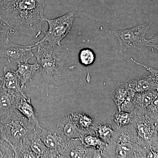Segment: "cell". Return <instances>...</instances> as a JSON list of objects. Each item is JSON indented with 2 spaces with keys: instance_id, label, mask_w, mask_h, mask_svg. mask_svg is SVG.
<instances>
[{
  "instance_id": "obj_25",
  "label": "cell",
  "mask_w": 158,
  "mask_h": 158,
  "mask_svg": "<svg viewBox=\"0 0 158 158\" xmlns=\"http://www.w3.org/2000/svg\"><path fill=\"white\" fill-rule=\"evenodd\" d=\"M16 34H18L16 31L0 19V44L11 35Z\"/></svg>"
},
{
  "instance_id": "obj_8",
  "label": "cell",
  "mask_w": 158,
  "mask_h": 158,
  "mask_svg": "<svg viewBox=\"0 0 158 158\" xmlns=\"http://www.w3.org/2000/svg\"><path fill=\"white\" fill-rule=\"evenodd\" d=\"M36 48L35 44L22 45L14 43L9 38L0 44V59L5 58L9 63L27 62L34 57L32 50Z\"/></svg>"
},
{
  "instance_id": "obj_19",
  "label": "cell",
  "mask_w": 158,
  "mask_h": 158,
  "mask_svg": "<svg viewBox=\"0 0 158 158\" xmlns=\"http://www.w3.org/2000/svg\"><path fill=\"white\" fill-rule=\"evenodd\" d=\"M156 94L158 90H146L135 93L133 99L135 108L140 111H145Z\"/></svg>"
},
{
  "instance_id": "obj_16",
  "label": "cell",
  "mask_w": 158,
  "mask_h": 158,
  "mask_svg": "<svg viewBox=\"0 0 158 158\" xmlns=\"http://www.w3.org/2000/svg\"><path fill=\"white\" fill-rule=\"evenodd\" d=\"M130 88L135 93L149 90H158V81L151 75L141 77L127 82Z\"/></svg>"
},
{
  "instance_id": "obj_4",
  "label": "cell",
  "mask_w": 158,
  "mask_h": 158,
  "mask_svg": "<svg viewBox=\"0 0 158 158\" xmlns=\"http://www.w3.org/2000/svg\"><path fill=\"white\" fill-rule=\"evenodd\" d=\"M6 116L2 121L6 127L7 141L11 148L21 144L40 127L31 123L15 108Z\"/></svg>"
},
{
  "instance_id": "obj_15",
  "label": "cell",
  "mask_w": 158,
  "mask_h": 158,
  "mask_svg": "<svg viewBox=\"0 0 158 158\" xmlns=\"http://www.w3.org/2000/svg\"><path fill=\"white\" fill-rule=\"evenodd\" d=\"M40 68V65L37 62L33 64L27 62L18 63L17 70L15 71L19 78L21 88L32 81L37 71Z\"/></svg>"
},
{
  "instance_id": "obj_3",
  "label": "cell",
  "mask_w": 158,
  "mask_h": 158,
  "mask_svg": "<svg viewBox=\"0 0 158 158\" xmlns=\"http://www.w3.org/2000/svg\"><path fill=\"white\" fill-rule=\"evenodd\" d=\"M140 147L135 128L129 124L116 131L111 142L102 151V157L138 158Z\"/></svg>"
},
{
  "instance_id": "obj_28",
  "label": "cell",
  "mask_w": 158,
  "mask_h": 158,
  "mask_svg": "<svg viewBox=\"0 0 158 158\" xmlns=\"http://www.w3.org/2000/svg\"><path fill=\"white\" fill-rule=\"evenodd\" d=\"M130 60L131 61H133V62H135L136 64H138L141 65V66H143L145 68L146 70L149 71L150 73V74L156 80H158V71L157 69H155L153 68L152 67H150V66H146V65H143V64H141V63H139V62H137L135 60H134L133 58H131L130 59Z\"/></svg>"
},
{
  "instance_id": "obj_29",
  "label": "cell",
  "mask_w": 158,
  "mask_h": 158,
  "mask_svg": "<svg viewBox=\"0 0 158 158\" xmlns=\"http://www.w3.org/2000/svg\"><path fill=\"white\" fill-rule=\"evenodd\" d=\"M0 142L2 143H9L7 141L6 127L1 119H0Z\"/></svg>"
},
{
  "instance_id": "obj_17",
  "label": "cell",
  "mask_w": 158,
  "mask_h": 158,
  "mask_svg": "<svg viewBox=\"0 0 158 158\" xmlns=\"http://www.w3.org/2000/svg\"><path fill=\"white\" fill-rule=\"evenodd\" d=\"M66 136L68 140L81 138L85 132L77 126L69 114L64 117L57 126Z\"/></svg>"
},
{
  "instance_id": "obj_13",
  "label": "cell",
  "mask_w": 158,
  "mask_h": 158,
  "mask_svg": "<svg viewBox=\"0 0 158 158\" xmlns=\"http://www.w3.org/2000/svg\"><path fill=\"white\" fill-rule=\"evenodd\" d=\"M40 127L27 138L30 148L36 158H58L56 153L48 148L39 136Z\"/></svg>"
},
{
  "instance_id": "obj_6",
  "label": "cell",
  "mask_w": 158,
  "mask_h": 158,
  "mask_svg": "<svg viewBox=\"0 0 158 158\" xmlns=\"http://www.w3.org/2000/svg\"><path fill=\"white\" fill-rule=\"evenodd\" d=\"M149 27V24H144L131 29L111 30L110 33L117 38L120 46V52H125L128 49L141 50L144 47H146L147 40L145 36Z\"/></svg>"
},
{
  "instance_id": "obj_20",
  "label": "cell",
  "mask_w": 158,
  "mask_h": 158,
  "mask_svg": "<svg viewBox=\"0 0 158 158\" xmlns=\"http://www.w3.org/2000/svg\"><path fill=\"white\" fill-rule=\"evenodd\" d=\"M71 118L80 129L85 132L94 130L95 123L93 118L89 115L82 113L69 114Z\"/></svg>"
},
{
  "instance_id": "obj_1",
  "label": "cell",
  "mask_w": 158,
  "mask_h": 158,
  "mask_svg": "<svg viewBox=\"0 0 158 158\" xmlns=\"http://www.w3.org/2000/svg\"><path fill=\"white\" fill-rule=\"evenodd\" d=\"M44 0H2L0 19L17 34L37 38L41 34Z\"/></svg>"
},
{
  "instance_id": "obj_26",
  "label": "cell",
  "mask_w": 158,
  "mask_h": 158,
  "mask_svg": "<svg viewBox=\"0 0 158 158\" xmlns=\"http://www.w3.org/2000/svg\"><path fill=\"white\" fill-rule=\"evenodd\" d=\"M145 112L150 118L156 121L158 119V94H156L150 104L145 109Z\"/></svg>"
},
{
  "instance_id": "obj_10",
  "label": "cell",
  "mask_w": 158,
  "mask_h": 158,
  "mask_svg": "<svg viewBox=\"0 0 158 158\" xmlns=\"http://www.w3.org/2000/svg\"><path fill=\"white\" fill-rule=\"evenodd\" d=\"M39 136L43 143L48 148L56 153L58 158L62 150L66 146L68 140L57 127L47 129L40 127Z\"/></svg>"
},
{
  "instance_id": "obj_27",
  "label": "cell",
  "mask_w": 158,
  "mask_h": 158,
  "mask_svg": "<svg viewBox=\"0 0 158 158\" xmlns=\"http://www.w3.org/2000/svg\"><path fill=\"white\" fill-rule=\"evenodd\" d=\"M0 158H15L13 151L9 143L0 142Z\"/></svg>"
},
{
  "instance_id": "obj_21",
  "label": "cell",
  "mask_w": 158,
  "mask_h": 158,
  "mask_svg": "<svg viewBox=\"0 0 158 158\" xmlns=\"http://www.w3.org/2000/svg\"><path fill=\"white\" fill-rule=\"evenodd\" d=\"M135 109L131 113L117 110L113 113L111 119L116 131L120 128L131 124L135 116Z\"/></svg>"
},
{
  "instance_id": "obj_5",
  "label": "cell",
  "mask_w": 158,
  "mask_h": 158,
  "mask_svg": "<svg viewBox=\"0 0 158 158\" xmlns=\"http://www.w3.org/2000/svg\"><path fill=\"white\" fill-rule=\"evenodd\" d=\"M135 112L131 124L135 128L138 144L158 148V121L150 118L145 111L135 109Z\"/></svg>"
},
{
  "instance_id": "obj_22",
  "label": "cell",
  "mask_w": 158,
  "mask_h": 158,
  "mask_svg": "<svg viewBox=\"0 0 158 158\" xmlns=\"http://www.w3.org/2000/svg\"><path fill=\"white\" fill-rule=\"evenodd\" d=\"M80 139L86 147L94 148L101 153L107 144L97 136L94 130L85 132Z\"/></svg>"
},
{
  "instance_id": "obj_2",
  "label": "cell",
  "mask_w": 158,
  "mask_h": 158,
  "mask_svg": "<svg viewBox=\"0 0 158 158\" xmlns=\"http://www.w3.org/2000/svg\"><path fill=\"white\" fill-rule=\"evenodd\" d=\"M35 45L37 50L34 56L37 59L42 80L48 90L50 83L56 84L54 77L61 76L69 50L61 44L53 45L46 42L38 41Z\"/></svg>"
},
{
  "instance_id": "obj_9",
  "label": "cell",
  "mask_w": 158,
  "mask_h": 158,
  "mask_svg": "<svg viewBox=\"0 0 158 158\" xmlns=\"http://www.w3.org/2000/svg\"><path fill=\"white\" fill-rule=\"evenodd\" d=\"M135 93L128 82L119 83L111 92L110 96L118 110L131 113L135 109L133 102Z\"/></svg>"
},
{
  "instance_id": "obj_23",
  "label": "cell",
  "mask_w": 158,
  "mask_h": 158,
  "mask_svg": "<svg viewBox=\"0 0 158 158\" xmlns=\"http://www.w3.org/2000/svg\"><path fill=\"white\" fill-rule=\"evenodd\" d=\"M94 130L95 134L103 142L106 144H110L116 133L110 125L102 123L95 125Z\"/></svg>"
},
{
  "instance_id": "obj_32",
  "label": "cell",
  "mask_w": 158,
  "mask_h": 158,
  "mask_svg": "<svg viewBox=\"0 0 158 158\" xmlns=\"http://www.w3.org/2000/svg\"><path fill=\"white\" fill-rule=\"evenodd\" d=\"M2 0H0V2H2Z\"/></svg>"
},
{
  "instance_id": "obj_14",
  "label": "cell",
  "mask_w": 158,
  "mask_h": 158,
  "mask_svg": "<svg viewBox=\"0 0 158 158\" xmlns=\"http://www.w3.org/2000/svg\"><path fill=\"white\" fill-rule=\"evenodd\" d=\"M15 109L36 126H40L38 114L31 104V99L23 92L19 101L15 106Z\"/></svg>"
},
{
  "instance_id": "obj_31",
  "label": "cell",
  "mask_w": 158,
  "mask_h": 158,
  "mask_svg": "<svg viewBox=\"0 0 158 158\" xmlns=\"http://www.w3.org/2000/svg\"><path fill=\"white\" fill-rule=\"evenodd\" d=\"M1 86V77H0V87Z\"/></svg>"
},
{
  "instance_id": "obj_24",
  "label": "cell",
  "mask_w": 158,
  "mask_h": 158,
  "mask_svg": "<svg viewBox=\"0 0 158 158\" xmlns=\"http://www.w3.org/2000/svg\"><path fill=\"white\" fill-rule=\"evenodd\" d=\"M95 54L91 49L85 48L81 50L79 52V62L85 66H89L94 63Z\"/></svg>"
},
{
  "instance_id": "obj_7",
  "label": "cell",
  "mask_w": 158,
  "mask_h": 158,
  "mask_svg": "<svg viewBox=\"0 0 158 158\" xmlns=\"http://www.w3.org/2000/svg\"><path fill=\"white\" fill-rule=\"evenodd\" d=\"M75 18V11H72L54 19H46L48 23V31L44 32V36L39 42H46L60 45L61 41L70 32Z\"/></svg>"
},
{
  "instance_id": "obj_30",
  "label": "cell",
  "mask_w": 158,
  "mask_h": 158,
  "mask_svg": "<svg viewBox=\"0 0 158 158\" xmlns=\"http://www.w3.org/2000/svg\"><path fill=\"white\" fill-rule=\"evenodd\" d=\"M158 34H157L151 39L147 40L146 41V47H151L158 50Z\"/></svg>"
},
{
  "instance_id": "obj_12",
  "label": "cell",
  "mask_w": 158,
  "mask_h": 158,
  "mask_svg": "<svg viewBox=\"0 0 158 158\" xmlns=\"http://www.w3.org/2000/svg\"><path fill=\"white\" fill-rule=\"evenodd\" d=\"M22 90H9L0 87V118L15 108L22 95Z\"/></svg>"
},
{
  "instance_id": "obj_11",
  "label": "cell",
  "mask_w": 158,
  "mask_h": 158,
  "mask_svg": "<svg viewBox=\"0 0 158 158\" xmlns=\"http://www.w3.org/2000/svg\"><path fill=\"white\" fill-rule=\"evenodd\" d=\"M59 158H102L98 151L86 147L79 138L68 140L67 145L59 154Z\"/></svg>"
},
{
  "instance_id": "obj_18",
  "label": "cell",
  "mask_w": 158,
  "mask_h": 158,
  "mask_svg": "<svg viewBox=\"0 0 158 158\" xmlns=\"http://www.w3.org/2000/svg\"><path fill=\"white\" fill-rule=\"evenodd\" d=\"M1 80V86L3 88L9 90H21L19 78L15 71L5 66Z\"/></svg>"
}]
</instances>
